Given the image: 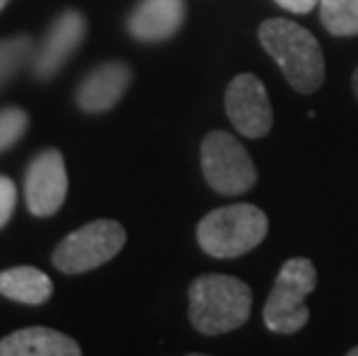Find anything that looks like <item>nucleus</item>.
<instances>
[{
    "label": "nucleus",
    "mask_w": 358,
    "mask_h": 356,
    "mask_svg": "<svg viewBox=\"0 0 358 356\" xmlns=\"http://www.w3.org/2000/svg\"><path fill=\"white\" fill-rule=\"evenodd\" d=\"M252 310V290L234 276H201L189 287V322L203 336L241 329Z\"/></svg>",
    "instance_id": "nucleus-2"
},
{
    "label": "nucleus",
    "mask_w": 358,
    "mask_h": 356,
    "mask_svg": "<svg viewBox=\"0 0 358 356\" xmlns=\"http://www.w3.org/2000/svg\"><path fill=\"white\" fill-rule=\"evenodd\" d=\"M28 130V116L19 107L0 109V153L12 148Z\"/></svg>",
    "instance_id": "nucleus-16"
},
{
    "label": "nucleus",
    "mask_w": 358,
    "mask_h": 356,
    "mask_svg": "<svg viewBox=\"0 0 358 356\" xmlns=\"http://www.w3.org/2000/svg\"><path fill=\"white\" fill-rule=\"evenodd\" d=\"M86 37V19L83 14L67 10L58 14L51 24L42 47L35 49L33 56V74L37 79L47 81L63 70V65L74 56V51L81 47Z\"/></svg>",
    "instance_id": "nucleus-9"
},
{
    "label": "nucleus",
    "mask_w": 358,
    "mask_h": 356,
    "mask_svg": "<svg viewBox=\"0 0 358 356\" xmlns=\"http://www.w3.org/2000/svg\"><path fill=\"white\" fill-rule=\"evenodd\" d=\"M67 197L65 160L56 148L42 150L26 169V204L35 218L58 213Z\"/></svg>",
    "instance_id": "nucleus-8"
},
{
    "label": "nucleus",
    "mask_w": 358,
    "mask_h": 356,
    "mask_svg": "<svg viewBox=\"0 0 358 356\" xmlns=\"http://www.w3.org/2000/svg\"><path fill=\"white\" fill-rule=\"evenodd\" d=\"M347 354H349V356H358V347H352V350H349Z\"/></svg>",
    "instance_id": "nucleus-20"
},
{
    "label": "nucleus",
    "mask_w": 358,
    "mask_h": 356,
    "mask_svg": "<svg viewBox=\"0 0 358 356\" xmlns=\"http://www.w3.org/2000/svg\"><path fill=\"white\" fill-rule=\"evenodd\" d=\"M77 340L47 327H30L0 340V356H79Z\"/></svg>",
    "instance_id": "nucleus-12"
},
{
    "label": "nucleus",
    "mask_w": 358,
    "mask_h": 356,
    "mask_svg": "<svg viewBox=\"0 0 358 356\" xmlns=\"http://www.w3.org/2000/svg\"><path fill=\"white\" fill-rule=\"evenodd\" d=\"M182 19V0H141L129 14L127 30L139 42H164L178 33Z\"/></svg>",
    "instance_id": "nucleus-11"
},
{
    "label": "nucleus",
    "mask_w": 358,
    "mask_h": 356,
    "mask_svg": "<svg viewBox=\"0 0 358 356\" xmlns=\"http://www.w3.org/2000/svg\"><path fill=\"white\" fill-rule=\"evenodd\" d=\"M203 178L213 190L227 197L248 192L257 183V169L245 146L229 132L213 130L201 143Z\"/></svg>",
    "instance_id": "nucleus-6"
},
{
    "label": "nucleus",
    "mask_w": 358,
    "mask_h": 356,
    "mask_svg": "<svg viewBox=\"0 0 358 356\" xmlns=\"http://www.w3.org/2000/svg\"><path fill=\"white\" fill-rule=\"evenodd\" d=\"M268 234V218L252 204H231L210 211L196 225V241L206 255L234 259L255 250Z\"/></svg>",
    "instance_id": "nucleus-3"
},
{
    "label": "nucleus",
    "mask_w": 358,
    "mask_h": 356,
    "mask_svg": "<svg viewBox=\"0 0 358 356\" xmlns=\"http://www.w3.org/2000/svg\"><path fill=\"white\" fill-rule=\"evenodd\" d=\"M282 10L292 12V14H308L319 5V0H275Z\"/></svg>",
    "instance_id": "nucleus-18"
},
{
    "label": "nucleus",
    "mask_w": 358,
    "mask_h": 356,
    "mask_svg": "<svg viewBox=\"0 0 358 356\" xmlns=\"http://www.w3.org/2000/svg\"><path fill=\"white\" fill-rule=\"evenodd\" d=\"M319 17L331 35H358V0H319Z\"/></svg>",
    "instance_id": "nucleus-14"
},
{
    "label": "nucleus",
    "mask_w": 358,
    "mask_h": 356,
    "mask_svg": "<svg viewBox=\"0 0 358 356\" xmlns=\"http://www.w3.org/2000/svg\"><path fill=\"white\" fill-rule=\"evenodd\" d=\"M7 3H10V0H0V10H3V7H5Z\"/></svg>",
    "instance_id": "nucleus-21"
},
{
    "label": "nucleus",
    "mask_w": 358,
    "mask_h": 356,
    "mask_svg": "<svg viewBox=\"0 0 358 356\" xmlns=\"http://www.w3.org/2000/svg\"><path fill=\"white\" fill-rule=\"evenodd\" d=\"M14 206H17V185L7 176H0V229L10 222Z\"/></svg>",
    "instance_id": "nucleus-17"
},
{
    "label": "nucleus",
    "mask_w": 358,
    "mask_h": 356,
    "mask_svg": "<svg viewBox=\"0 0 358 356\" xmlns=\"http://www.w3.org/2000/svg\"><path fill=\"white\" fill-rule=\"evenodd\" d=\"M53 283L47 273L33 266L0 271V294L24 306H42L51 299Z\"/></svg>",
    "instance_id": "nucleus-13"
},
{
    "label": "nucleus",
    "mask_w": 358,
    "mask_h": 356,
    "mask_svg": "<svg viewBox=\"0 0 358 356\" xmlns=\"http://www.w3.org/2000/svg\"><path fill=\"white\" fill-rule=\"evenodd\" d=\"M127 234L116 220H95L65 236L53 250V266L60 273H88L111 262L125 245Z\"/></svg>",
    "instance_id": "nucleus-5"
},
{
    "label": "nucleus",
    "mask_w": 358,
    "mask_h": 356,
    "mask_svg": "<svg viewBox=\"0 0 358 356\" xmlns=\"http://www.w3.org/2000/svg\"><path fill=\"white\" fill-rule=\"evenodd\" d=\"M317 287L315 264L306 257H294L280 269L275 285L264 306V324L273 333H296L310 320L306 299Z\"/></svg>",
    "instance_id": "nucleus-4"
},
{
    "label": "nucleus",
    "mask_w": 358,
    "mask_h": 356,
    "mask_svg": "<svg viewBox=\"0 0 358 356\" xmlns=\"http://www.w3.org/2000/svg\"><path fill=\"white\" fill-rule=\"evenodd\" d=\"M33 56L35 44L28 35H14L0 42V86L10 81Z\"/></svg>",
    "instance_id": "nucleus-15"
},
{
    "label": "nucleus",
    "mask_w": 358,
    "mask_h": 356,
    "mask_svg": "<svg viewBox=\"0 0 358 356\" xmlns=\"http://www.w3.org/2000/svg\"><path fill=\"white\" fill-rule=\"evenodd\" d=\"M259 42L280 65L296 93L310 95L324 83V54L317 37L292 19H268L259 26Z\"/></svg>",
    "instance_id": "nucleus-1"
},
{
    "label": "nucleus",
    "mask_w": 358,
    "mask_h": 356,
    "mask_svg": "<svg viewBox=\"0 0 358 356\" xmlns=\"http://www.w3.org/2000/svg\"><path fill=\"white\" fill-rule=\"evenodd\" d=\"M352 88H354V95H356V100H358V67L354 70V77H352Z\"/></svg>",
    "instance_id": "nucleus-19"
},
{
    "label": "nucleus",
    "mask_w": 358,
    "mask_h": 356,
    "mask_svg": "<svg viewBox=\"0 0 358 356\" xmlns=\"http://www.w3.org/2000/svg\"><path fill=\"white\" fill-rule=\"evenodd\" d=\"M132 81V70L125 63H104L88 72L77 88V104L86 113H102L116 107Z\"/></svg>",
    "instance_id": "nucleus-10"
},
{
    "label": "nucleus",
    "mask_w": 358,
    "mask_h": 356,
    "mask_svg": "<svg viewBox=\"0 0 358 356\" xmlns=\"http://www.w3.org/2000/svg\"><path fill=\"white\" fill-rule=\"evenodd\" d=\"M224 109L231 125L248 139H262L273 127V107L257 74H238L227 86Z\"/></svg>",
    "instance_id": "nucleus-7"
}]
</instances>
